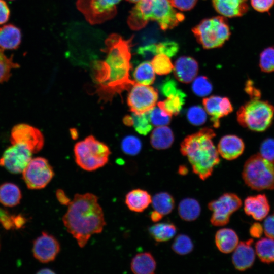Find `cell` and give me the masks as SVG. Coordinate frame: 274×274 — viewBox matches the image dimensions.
<instances>
[{"instance_id":"cell-1","label":"cell","mask_w":274,"mask_h":274,"mask_svg":"<svg viewBox=\"0 0 274 274\" xmlns=\"http://www.w3.org/2000/svg\"><path fill=\"white\" fill-rule=\"evenodd\" d=\"M132 40H124L117 34L110 35L105 41V48L101 49L107 53L105 60L91 64L93 79L98 85L99 93L106 99L130 89L135 83L129 77Z\"/></svg>"},{"instance_id":"cell-2","label":"cell","mask_w":274,"mask_h":274,"mask_svg":"<svg viewBox=\"0 0 274 274\" xmlns=\"http://www.w3.org/2000/svg\"><path fill=\"white\" fill-rule=\"evenodd\" d=\"M62 218L67 231L83 248L92 235L102 232L106 222L98 197L87 193L76 194Z\"/></svg>"},{"instance_id":"cell-3","label":"cell","mask_w":274,"mask_h":274,"mask_svg":"<svg viewBox=\"0 0 274 274\" xmlns=\"http://www.w3.org/2000/svg\"><path fill=\"white\" fill-rule=\"evenodd\" d=\"M214 131L204 128L186 136L181 144L180 151L187 157L192 170L202 180L210 177L220 162L217 149L212 139Z\"/></svg>"},{"instance_id":"cell-4","label":"cell","mask_w":274,"mask_h":274,"mask_svg":"<svg viewBox=\"0 0 274 274\" xmlns=\"http://www.w3.org/2000/svg\"><path fill=\"white\" fill-rule=\"evenodd\" d=\"M242 177L252 189L274 190V160H269L260 154L251 156L245 163Z\"/></svg>"},{"instance_id":"cell-5","label":"cell","mask_w":274,"mask_h":274,"mask_svg":"<svg viewBox=\"0 0 274 274\" xmlns=\"http://www.w3.org/2000/svg\"><path fill=\"white\" fill-rule=\"evenodd\" d=\"M274 116V107L268 101L254 98L241 107L237 112V120L245 128L257 132L267 129Z\"/></svg>"},{"instance_id":"cell-6","label":"cell","mask_w":274,"mask_h":274,"mask_svg":"<svg viewBox=\"0 0 274 274\" xmlns=\"http://www.w3.org/2000/svg\"><path fill=\"white\" fill-rule=\"evenodd\" d=\"M74 151L77 164L87 171H93L104 166L110 154L109 147L92 135L76 143Z\"/></svg>"},{"instance_id":"cell-7","label":"cell","mask_w":274,"mask_h":274,"mask_svg":"<svg viewBox=\"0 0 274 274\" xmlns=\"http://www.w3.org/2000/svg\"><path fill=\"white\" fill-rule=\"evenodd\" d=\"M192 31L197 42L206 49L221 47L231 35L227 20L219 16L202 20Z\"/></svg>"},{"instance_id":"cell-8","label":"cell","mask_w":274,"mask_h":274,"mask_svg":"<svg viewBox=\"0 0 274 274\" xmlns=\"http://www.w3.org/2000/svg\"><path fill=\"white\" fill-rule=\"evenodd\" d=\"M121 0H77L78 9L92 24L102 23L116 14V5Z\"/></svg>"},{"instance_id":"cell-9","label":"cell","mask_w":274,"mask_h":274,"mask_svg":"<svg viewBox=\"0 0 274 274\" xmlns=\"http://www.w3.org/2000/svg\"><path fill=\"white\" fill-rule=\"evenodd\" d=\"M242 205L240 198L235 194L225 193L218 198L212 200L208 209L212 212L210 222L214 226H223L227 224L231 215Z\"/></svg>"},{"instance_id":"cell-10","label":"cell","mask_w":274,"mask_h":274,"mask_svg":"<svg viewBox=\"0 0 274 274\" xmlns=\"http://www.w3.org/2000/svg\"><path fill=\"white\" fill-rule=\"evenodd\" d=\"M54 175L52 166L45 158L31 159L22 172L23 179L27 187L40 189L45 187Z\"/></svg>"},{"instance_id":"cell-11","label":"cell","mask_w":274,"mask_h":274,"mask_svg":"<svg viewBox=\"0 0 274 274\" xmlns=\"http://www.w3.org/2000/svg\"><path fill=\"white\" fill-rule=\"evenodd\" d=\"M158 96L157 91L150 85L135 83L130 88L127 104L134 113H145L155 107Z\"/></svg>"},{"instance_id":"cell-12","label":"cell","mask_w":274,"mask_h":274,"mask_svg":"<svg viewBox=\"0 0 274 274\" xmlns=\"http://www.w3.org/2000/svg\"><path fill=\"white\" fill-rule=\"evenodd\" d=\"M184 18V15L176 11L168 0H151L149 20L156 21L163 30L177 26Z\"/></svg>"},{"instance_id":"cell-13","label":"cell","mask_w":274,"mask_h":274,"mask_svg":"<svg viewBox=\"0 0 274 274\" xmlns=\"http://www.w3.org/2000/svg\"><path fill=\"white\" fill-rule=\"evenodd\" d=\"M12 144H20L25 146L32 153L40 151L44 144V139L41 131L30 125L21 123L15 125L10 135Z\"/></svg>"},{"instance_id":"cell-14","label":"cell","mask_w":274,"mask_h":274,"mask_svg":"<svg viewBox=\"0 0 274 274\" xmlns=\"http://www.w3.org/2000/svg\"><path fill=\"white\" fill-rule=\"evenodd\" d=\"M32 153L25 146L15 144L7 148L0 158V165L14 174L22 173Z\"/></svg>"},{"instance_id":"cell-15","label":"cell","mask_w":274,"mask_h":274,"mask_svg":"<svg viewBox=\"0 0 274 274\" xmlns=\"http://www.w3.org/2000/svg\"><path fill=\"white\" fill-rule=\"evenodd\" d=\"M60 250V244L53 235L45 232L33 242L32 252L34 257L44 263L54 260Z\"/></svg>"},{"instance_id":"cell-16","label":"cell","mask_w":274,"mask_h":274,"mask_svg":"<svg viewBox=\"0 0 274 274\" xmlns=\"http://www.w3.org/2000/svg\"><path fill=\"white\" fill-rule=\"evenodd\" d=\"M204 108L211 116L213 126L215 128L220 126V119L231 113L232 105L227 97L212 95L204 98L202 100Z\"/></svg>"},{"instance_id":"cell-17","label":"cell","mask_w":274,"mask_h":274,"mask_svg":"<svg viewBox=\"0 0 274 274\" xmlns=\"http://www.w3.org/2000/svg\"><path fill=\"white\" fill-rule=\"evenodd\" d=\"M253 243L252 239L242 241L234 250L232 262L236 270L243 271L252 266L255 259Z\"/></svg>"},{"instance_id":"cell-18","label":"cell","mask_w":274,"mask_h":274,"mask_svg":"<svg viewBox=\"0 0 274 274\" xmlns=\"http://www.w3.org/2000/svg\"><path fill=\"white\" fill-rule=\"evenodd\" d=\"M173 71L175 78L179 81L188 84L196 78L198 72V64L193 58L183 56L176 61Z\"/></svg>"},{"instance_id":"cell-19","label":"cell","mask_w":274,"mask_h":274,"mask_svg":"<svg viewBox=\"0 0 274 274\" xmlns=\"http://www.w3.org/2000/svg\"><path fill=\"white\" fill-rule=\"evenodd\" d=\"M244 149V143L240 138L235 135H226L220 139L217 150L222 157L232 160L241 156Z\"/></svg>"},{"instance_id":"cell-20","label":"cell","mask_w":274,"mask_h":274,"mask_svg":"<svg viewBox=\"0 0 274 274\" xmlns=\"http://www.w3.org/2000/svg\"><path fill=\"white\" fill-rule=\"evenodd\" d=\"M244 211L255 220L260 221L265 218L270 210V206L265 194L247 197L244 201Z\"/></svg>"},{"instance_id":"cell-21","label":"cell","mask_w":274,"mask_h":274,"mask_svg":"<svg viewBox=\"0 0 274 274\" xmlns=\"http://www.w3.org/2000/svg\"><path fill=\"white\" fill-rule=\"evenodd\" d=\"M215 10L229 18L241 17L249 10L247 0H212Z\"/></svg>"},{"instance_id":"cell-22","label":"cell","mask_w":274,"mask_h":274,"mask_svg":"<svg viewBox=\"0 0 274 274\" xmlns=\"http://www.w3.org/2000/svg\"><path fill=\"white\" fill-rule=\"evenodd\" d=\"M125 201L130 210L141 213L151 203L152 197L147 191L135 189L131 190L126 194Z\"/></svg>"},{"instance_id":"cell-23","label":"cell","mask_w":274,"mask_h":274,"mask_svg":"<svg viewBox=\"0 0 274 274\" xmlns=\"http://www.w3.org/2000/svg\"><path fill=\"white\" fill-rule=\"evenodd\" d=\"M215 242L217 248L221 252L228 254L234 251L238 244L239 239L233 230L224 228L216 232Z\"/></svg>"},{"instance_id":"cell-24","label":"cell","mask_w":274,"mask_h":274,"mask_svg":"<svg viewBox=\"0 0 274 274\" xmlns=\"http://www.w3.org/2000/svg\"><path fill=\"white\" fill-rule=\"evenodd\" d=\"M21 42V32L17 27L7 24L0 27V49H16Z\"/></svg>"},{"instance_id":"cell-25","label":"cell","mask_w":274,"mask_h":274,"mask_svg":"<svg viewBox=\"0 0 274 274\" xmlns=\"http://www.w3.org/2000/svg\"><path fill=\"white\" fill-rule=\"evenodd\" d=\"M156 268V261L149 252L137 254L130 263L131 270L135 274H153Z\"/></svg>"},{"instance_id":"cell-26","label":"cell","mask_w":274,"mask_h":274,"mask_svg":"<svg viewBox=\"0 0 274 274\" xmlns=\"http://www.w3.org/2000/svg\"><path fill=\"white\" fill-rule=\"evenodd\" d=\"M174 141L173 132L171 129L166 126H158L153 130L150 136L152 146L158 150L169 148Z\"/></svg>"},{"instance_id":"cell-27","label":"cell","mask_w":274,"mask_h":274,"mask_svg":"<svg viewBox=\"0 0 274 274\" xmlns=\"http://www.w3.org/2000/svg\"><path fill=\"white\" fill-rule=\"evenodd\" d=\"M178 211L182 220L191 222L198 218L201 212V207L198 201L195 199L185 198L180 202Z\"/></svg>"},{"instance_id":"cell-28","label":"cell","mask_w":274,"mask_h":274,"mask_svg":"<svg viewBox=\"0 0 274 274\" xmlns=\"http://www.w3.org/2000/svg\"><path fill=\"white\" fill-rule=\"evenodd\" d=\"M186 95L182 90L175 95L167 97L163 101L158 103V107L166 115L176 116L180 112L185 102Z\"/></svg>"},{"instance_id":"cell-29","label":"cell","mask_w":274,"mask_h":274,"mask_svg":"<svg viewBox=\"0 0 274 274\" xmlns=\"http://www.w3.org/2000/svg\"><path fill=\"white\" fill-rule=\"evenodd\" d=\"M151 236L157 242H167L174 237L177 229L170 222L156 223L148 229Z\"/></svg>"},{"instance_id":"cell-30","label":"cell","mask_w":274,"mask_h":274,"mask_svg":"<svg viewBox=\"0 0 274 274\" xmlns=\"http://www.w3.org/2000/svg\"><path fill=\"white\" fill-rule=\"evenodd\" d=\"M21 193L18 187L11 183L0 186V202L7 207H14L19 203Z\"/></svg>"},{"instance_id":"cell-31","label":"cell","mask_w":274,"mask_h":274,"mask_svg":"<svg viewBox=\"0 0 274 274\" xmlns=\"http://www.w3.org/2000/svg\"><path fill=\"white\" fill-rule=\"evenodd\" d=\"M154 210L163 216L170 214L175 207L173 196L166 192L156 193L152 198L151 201Z\"/></svg>"},{"instance_id":"cell-32","label":"cell","mask_w":274,"mask_h":274,"mask_svg":"<svg viewBox=\"0 0 274 274\" xmlns=\"http://www.w3.org/2000/svg\"><path fill=\"white\" fill-rule=\"evenodd\" d=\"M151 64L148 61L140 63L134 69L133 73L134 81L135 83L150 85L155 79V74Z\"/></svg>"},{"instance_id":"cell-33","label":"cell","mask_w":274,"mask_h":274,"mask_svg":"<svg viewBox=\"0 0 274 274\" xmlns=\"http://www.w3.org/2000/svg\"><path fill=\"white\" fill-rule=\"evenodd\" d=\"M256 253L260 261L269 264L274 262V239L262 238L255 245Z\"/></svg>"},{"instance_id":"cell-34","label":"cell","mask_w":274,"mask_h":274,"mask_svg":"<svg viewBox=\"0 0 274 274\" xmlns=\"http://www.w3.org/2000/svg\"><path fill=\"white\" fill-rule=\"evenodd\" d=\"M151 63L155 73L159 75H167L174 68V65L169 57L163 54L155 55Z\"/></svg>"},{"instance_id":"cell-35","label":"cell","mask_w":274,"mask_h":274,"mask_svg":"<svg viewBox=\"0 0 274 274\" xmlns=\"http://www.w3.org/2000/svg\"><path fill=\"white\" fill-rule=\"evenodd\" d=\"M20 65L13 61V56L8 57L0 49V83L7 81L11 76V71Z\"/></svg>"},{"instance_id":"cell-36","label":"cell","mask_w":274,"mask_h":274,"mask_svg":"<svg viewBox=\"0 0 274 274\" xmlns=\"http://www.w3.org/2000/svg\"><path fill=\"white\" fill-rule=\"evenodd\" d=\"M194 245L191 238L187 235L180 234L175 238L172 245V250L177 254L185 255L191 253Z\"/></svg>"},{"instance_id":"cell-37","label":"cell","mask_w":274,"mask_h":274,"mask_svg":"<svg viewBox=\"0 0 274 274\" xmlns=\"http://www.w3.org/2000/svg\"><path fill=\"white\" fill-rule=\"evenodd\" d=\"M133 126L135 131L139 134L146 135L152 129V124L150 121L147 112L141 114L133 113L131 115Z\"/></svg>"},{"instance_id":"cell-38","label":"cell","mask_w":274,"mask_h":274,"mask_svg":"<svg viewBox=\"0 0 274 274\" xmlns=\"http://www.w3.org/2000/svg\"><path fill=\"white\" fill-rule=\"evenodd\" d=\"M259 67L261 71L270 73L274 71V47L265 48L260 54Z\"/></svg>"},{"instance_id":"cell-39","label":"cell","mask_w":274,"mask_h":274,"mask_svg":"<svg viewBox=\"0 0 274 274\" xmlns=\"http://www.w3.org/2000/svg\"><path fill=\"white\" fill-rule=\"evenodd\" d=\"M212 85L209 79L204 76H200L195 78L193 81L192 89L197 96H205L208 95L212 91Z\"/></svg>"},{"instance_id":"cell-40","label":"cell","mask_w":274,"mask_h":274,"mask_svg":"<svg viewBox=\"0 0 274 274\" xmlns=\"http://www.w3.org/2000/svg\"><path fill=\"white\" fill-rule=\"evenodd\" d=\"M142 148L140 140L134 135H127L124 138L121 142V149L123 152L129 155L138 154Z\"/></svg>"},{"instance_id":"cell-41","label":"cell","mask_w":274,"mask_h":274,"mask_svg":"<svg viewBox=\"0 0 274 274\" xmlns=\"http://www.w3.org/2000/svg\"><path fill=\"white\" fill-rule=\"evenodd\" d=\"M147 113L151 124L157 127L166 126L171 121L172 117L165 115L159 107H154Z\"/></svg>"},{"instance_id":"cell-42","label":"cell","mask_w":274,"mask_h":274,"mask_svg":"<svg viewBox=\"0 0 274 274\" xmlns=\"http://www.w3.org/2000/svg\"><path fill=\"white\" fill-rule=\"evenodd\" d=\"M187 117L188 121L195 125H201L207 120L205 110L198 106L190 107L187 112Z\"/></svg>"},{"instance_id":"cell-43","label":"cell","mask_w":274,"mask_h":274,"mask_svg":"<svg viewBox=\"0 0 274 274\" xmlns=\"http://www.w3.org/2000/svg\"><path fill=\"white\" fill-rule=\"evenodd\" d=\"M156 45L157 54H163L169 57L175 56L179 50L178 44L172 41H165Z\"/></svg>"},{"instance_id":"cell-44","label":"cell","mask_w":274,"mask_h":274,"mask_svg":"<svg viewBox=\"0 0 274 274\" xmlns=\"http://www.w3.org/2000/svg\"><path fill=\"white\" fill-rule=\"evenodd\" d=\"M260 154L269 160H274V139L265 140L260 147Z\"/></svg>"},{"instance_id":"cell-45","label":"cell","mask_w":274,"mask_h":274,"mask_svg":"<svg viewBox=\"0 0 274 274\" xmlns=\"http://www.w3.org/2000/svg\"><path fill=\"white\" fill-rule=\"evenodd\" d=\"M252 7L261 13L267 12L274 5V0H250Z\"/></svg>"},{"instance_id":"cell-46","label":"cell","mask_w":274,"mask_h":274,"mask_svg":"<svg viewBox=\"0 0 274 274\" xmlns=\"http://www.w3.org/2000/svg\"><path fill=\"white\" fill-rule=\"evenodd\" d=\"M173 7L181 11L191 10L196 5L197 0H168Z\"/></svg>"},{"instance_id":"cell-47","label":"cell","mask_w":274,"mask_h":274,"mask_svg":"<svg viewBox=\"0 0 274 274\" xmlns=\"http://www.w3.org/2000/svg\"><path fill=\"white\" fill-rule=\"evenodd\" d=\"M161 90L163 94L166 97L177 94L181 91L177 88L175 81L172 79L166 81L162 84Z\"/></svg>"},{"instance_id":"cell-48","label":"cell","mask_w":274,"mask_h":274,"mask_svg":"<svg viewBox=\"0 0 274 274\" xmlns=\"http://www.w3.org/2000/svg\"><path fill=\"white\" fill-rule=\"evenodd\" d=\"M263 230L267 237L274 239V214L265 219L263 224Z\"/></svg>"},{"instance_id":"cell-49","label":"cell","mask_w":274,"mask_h":274,"mask_svg":"<svg viewBox=\"0 0 274 274\" xmlns=\"http://www.w3.org/2000/svg\"><path fill=\"white\" fill-rule=\"evenodd\" d=\"M139 55L144 57H149L157 54L156 44H149L139 47L137 50Z\"/></svg>"},{"instance_id":"cell-50","label":"cell","mask_w":274,"mask_h":274,"mask_svg":"<svg viewBox=\"0 0 274 274\" xmlns=\"http://www.w3.org/2000/svg\"><path fill=\"white\" fill-rule=\"evenodd\" d=\"M10 14L9 8L4 0H0V25L9 20Z\"/></svg>"},{"instance_id":"cell-51","label":"cell","mask_w":274,"mask_h":274,"mask_svg":"<svg viewBox=\"0 0 274 274\" xmlns=\"http://www.w3.org/2000/svg\"><path fill=\"white\" fill-rule=\"evenodd\" d=\"M263 227L257 222L253 223L250 227L249 232L251 236L254 238H259L263 232Z\"/></svg>"},{"instance_id":"cell-52","label":"cell","mask_w":274,"mask_h":274,"mask_svg":"<svg viewBox=\"0 0 274 274\" xmlns=\"http://www.w3.org/2000/svg\"><path fill=\"white\" fill-rule=\"evenodd\" d=\"M0 222L5 228L9 227L12 224V216L6 211L0 208Z\"/></svg>"},{"instance_id":"cell-53","label":"cell","mask_w":274,"mask_h":274,"mask_svg":"<svg viewBox=\"0 0 274 274\" xmlns=\"http://www.w3.org/2000/svg\"><path fill=\"white\" fill-rule=\"evenodd\" d=\"M56 196L57 199L62 205L68 206L71 201L64 191L61 189L57 190Z\"/></svg>"},{"instance_id":"cell-54","label":"cell","mask_w":274,"mask_h":274,"mask_svg":"<svg viewBox=\"0 0 274 274\" xmlns=\"http://www.w3.org/2000/svg\"><path fill=\"white\" fill-rule=\"evenodd\" d=\"M25 223V219L21 215L13 217L14 226L17 228L21 227Z\"/></svg>"},{"instance_id":"cell-55","label":"cell","mask_w":274,"mask_h":274,"mask_svg":"<svg viewBox=\"0 0 274 274\" xmlns=\"http://www.w3.org/2000/svg\"><path fill=\"white\" fill-rule=\"evenodd\" d=\"M163 216L159 212L154 210L150 213V219L154 222H157L160 221Z\"/></svg>"},{"instance_id":"cell-56","label":"cell","mask_w":274,"mask_h":274,"mask_svg":"<svg viewBox=\"0 0 274 274\" xmlns=\"http://www.w3.org/2000/svg\"><path fill=\"white\" fill-rule=\"evenodd\" d=\"M123 123L127 126H132L133 123L131 116L126 115L123 119Z\"/></svg>"},{"instance_id":"cell-57","label":"cell","mask_w":274,"mask_h":274,"mask_svg":"<svg viewBox=\"0 0 274 274\" xmlns=\"http://www.w3.org/2000/svg\"><path fill=\"white\" fill-rule=\"evenodd\" d=\"M54 271L51 270V269H48V268H44V269H41V270H39L38 272V273H43V274H45V273H54Z\"/></svg>"},{"instance_id":"cell-58","label":"cell","mask_w":274,"mask_h":274,"mask_svg":"<svg viewBox=\"0 0 274 274\" xmlns=\"http://www.w3.org/2000/svg\"><path fill=\"white\" fill-rule=\"evenodd\" d=\"M179 169H180L179 173L181 174V175H185L187 173V170L186 168L182 167L181 168H180Z\"/></svg>"},{"instance_id":"cell-59","label":"cell","mask_w":274,"mask_h":274,"mask_svg":"<svg viewBox=\"0 0 274 274\" xmlns=\"http://www.w3.org/2000/svg\"><path fill=\"white\" fill-rule=\"evenodd\" d=\"M127 1L131 3H136V2H138L140 0H127Z\"/></svg>"}]
</instances>
